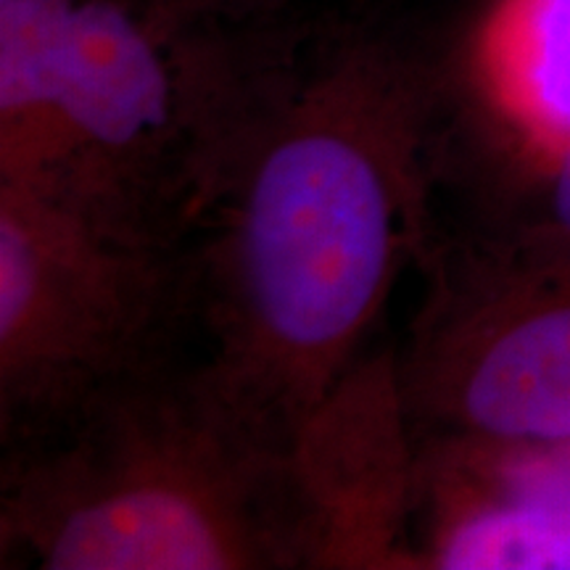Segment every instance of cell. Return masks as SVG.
Instances as JSON below:
<instances>
[{
    "label": "cell",
    "mask_w": 570,
    "mask_h": 570,
    "mask_svg": "<svg viewBox=\"0 0 570 570\" xmlns=\"http://www.w3.org/2000/svg\"><path fill=\"white\" fill-rule=\"evenodd\" d=\"M439 117L433 77L389 48L288 71L188 252L204 365L288 446L439 244Z\"/></svg>",
    "instance_id": "1"
},
{
    "label": "cell",
    "mask_w": 570,
    "mask_h": 570,
    "mask_svg": "<svg viewBox=\"0 0 570 570\" xmlns=\"http://www.w3.org/2000/svg\"><path fill=\"white\" fill-rule=\"evenodd\" d=\"M0 558L42 570L320 568L296 449L180 348L3 446Z\"/></svg>",
    "instance_id": "2"
},
{
    "label": "cell",
    "mask_w": 570,
    "mask_h": 570,
    "mask_svg": "<svg viewBox=\"0 0 570 570\" xmlns=\"http://www.w3.org/2000/svg\"><path fill=\"white\" fill-rule=\"evenodd\" d=\"M190 24L130 0H77L61 159L30 188L169 256L202 238L288 75L223 59L188 38Z\"/></svg>",
    "instance_id": "3"
},
{
    "label": "cell",
    "mask_w": 570,
    "mask_h": 570,
    "mask_svg": "<svg viewBox=\"0 0 570 570\" xmlns=\"http://www.w3.org/2000/svg\"><path fill=\"white\" fill-rule=\"evenodd\" d=\"M396 348L417 444L570 441V235L531 223L439 238Z\"/></svg>",
    "instance_id": "4"
},
{
    "label": "cell",
    "mask_w": 570,
    "mask_h": 570,
    "mask_svg": "<svg viewBox=\"0 0 570 570\" xmlns=\"http://www.w3.org/2000/svg\"><path fill=\"white\" fill-rule=\"evenodd\" d=\"M188 323V256L130 246L51 196L0 185L3 446L175 352Z\"/></svg>",
    "instance_id": "5"
},
{
    "label": "cell",
    "mask_w": 570,
    "mask_h": 570,
    "mask_svg": "<svg viewBox=\"0 0 570 570\" xmlns=\"http://www.w3.org/2000/svg\"><path fill=\"white\" fill-rule=\"evenodd\" d=\"M320 531V568H412L417 441L396 348L362 360L320 404L296 446Z\"/></svg>",
    "instance_id": "6"
},
{
    "label": "cell",
    "mask_w": 570,
    "mask_h": 570,
    "mask_svg": "<svg viewBox=\"0 0 570 570\" xmlns=\"http://www.w3.org/2000/svg\"><path fill=\"white\" fill-rule=\"evenodd\" d=\"M446 470L465 491L441 554L452 570H570V441L452 444Z\"/></svg>",
    "instance_id": "7"
},
{
    "label": "cell",
    "mask_w": 570,
    "mask_h": 570,
    "mask_svg": "<svg viewBox=\"0 0 570 570\" xmlns=\"http://www.w3.org/2000/svg\"><path fill=\"white\" fill-rule=\"evenodd\" d=\"M77 0L0 6V185L40 188L63 146V59Z\"/></svg>",
    "instance_id": "8"
},
{
    "label": "cell",
    "mask_w": 570,
    "mask_h": 570,
    "mask_svg": "<svg viewBox=\"0 0 570 570\" xmlns=\"http://www.w3.org/2000/svg\"><path fill=\"white\" fill-rule=\"evenodd\" d=\"M483 67L497 109L541 164L570 148V0H502Z\"/></svg>",
    "instance_id": "9"
},
{
    "label": "cell",
    "mask_w": 570,
    "mask_h": 570,
    "mask_svg": "<svg viewBox=\"0 0 570 570\" xmlns=\"http://www.w3.org/2000/svg\"><path fill=\"white\" fill-rule=\"evenodd\" d=\"M541 185H544V209L539 219L570 235V148L541 164Z\"/></svg>",
    "instance_id": "10"
},
{
    "label": "cell",
    "mask_w": 570,
    "mask_h": 570,
    "mask_svg": "<svg viewBox=\"0 0 570 570\" xmlns=\"http://www.w3.org/2000/svg\"><path fill=\"white\" fill-rule=\"evenodd\" d=\"M130 3L154 13H167V17H183V19L204 17V13L198 11V0H130ZM206 9H212V0H206Z\"/></svg>",
    "instance_id": "11"
},
{
    "label": "cell",
    "mask_w": 570,
    "mask_h": 570,
    "mask_svg": "<svg viewBox=\"0 0 570 570\" xmlns=\"http://www.w3.org/2000/svg\"><path fill=\"white\" fill-rule=\"evenodd\" d=\"M9 3H13V0H0V6H9Z\"/></svg>",
    "instance_id": "12"
}]
</instances>
